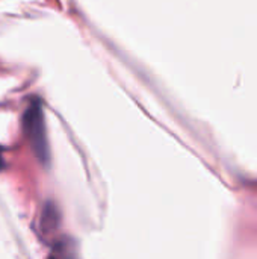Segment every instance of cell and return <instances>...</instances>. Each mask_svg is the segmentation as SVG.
Returning <instances> with one entry per match:
<instances>
[{
	"instance_id": "6da1fadb",
	"label": "cell",
	"mask_w": 257,
	"mask_h": 259,
	"mask_svg": "<svg viewBox=\"0 0 257 259\" xmlns=\"http://www.w3.org/2000/svg\"><path fill=\"white\" fill-rule=\"evenodd\" d=\"M21 123H23V132L29 140L35 156L41 164L47 165L50 162V147L47 141L44 111L39 99H33L29 103V106L23 114Z\"/></svg>"
},
{
	"instance_id": "7a4b0ae2",
	"label": "cell",
	"mask_w": 257,
	"mask_h": 259,
	"mask_svg": "<svg viewBox=\"0 0 257 259\" xmlns=\"http://www.w3.org/2000/svg\"><path fill=\"white\" fill-rule=\"evenodd\" d=\"M58 222H59L58 209L53 206V203H47L45 208H44V212H42V219H41V226H42L44 232L56 229Z\"/></svg>"
}]
</instances>
